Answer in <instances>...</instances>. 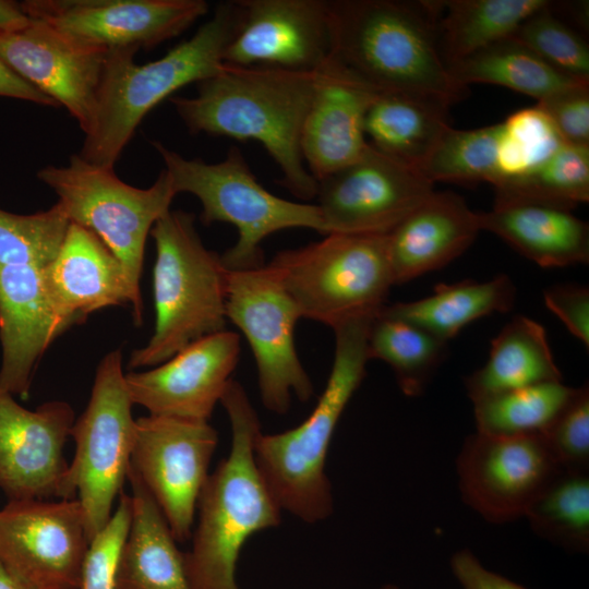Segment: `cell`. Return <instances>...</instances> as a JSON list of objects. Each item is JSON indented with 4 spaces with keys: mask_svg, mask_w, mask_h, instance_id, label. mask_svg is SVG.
I'll return each instance as SVG.
<instances>
[{
    "mask_svg": "<svg viewBox=\"0 0 589 589\" xmlns=\"http://www.w3.org/2000/svg\"><path fill=\"white\" fill-rule=\"evenodd\" d=\"M488 230L544 268L587 264L589 226L570 211L533 204L494 206L478 213Z\"/></svg>",
    "mask_w": 589,
    "mask_h": 589,
    "instance_id": "26",
    "label": "cell"
},
{
    "mask_svg": "<svg viewBox=\"0 0 589 589\" xmlns=\"http://www.w3.org/2000/svg\"><path fill=\"white\" fill-rule=\"evenodd\" d=\"M132 405L122 353L116 349L99 362L88 404L70 433L75 453L67 470L65 493L81 504L88 542L110 519L127 479L135 442Z\"/></svg>",
    "mask_w": 589,
    "mask_h": 589,
    "instance_id": "10",
    "label": "cell"
},
{
    "mask_svg": "<svg viewBox=\"0 0 589 589\" xmlns=\"http://www.w3.org/2000/svg\"><path fill=\"white\" fill-rule=\"evenodd\" d=\"M446 115L402 95L377 93L364 117L365 139L374 149L419 171L450 127Z\"/></svg>",
    "mask_w": 589,
    "mask_h": 589,
    "instance_id": "29",
    "label": "cell"
},
{
    "mask_svg": "<svg viewBox=\"0 0 589 589\" xmlns=\"http://www.w3.org/2000/svg\"><path fill=\"white\" fill-rule=\"evenodd\" d=\"M387 235L329 233L323 240L275 254L268 265L301 316L333 329L374 317L395 286Z\"/></svg>",
    "mask_w": 589,
    "mask_h": 589,
    "instance_id": "8",
    "label": "cell"
},
{
    "mask_svg": "<svg viewBox=\"0 0 589 589\" xmlns=\"http://www.w3.org/2000/svg\"><path fill=\"white\" fill-rule=\"evenodd\" d=\"M44 276L64 324L83 323L93 312L130 303L134 324L143 321V301L112 251L91 230L70 223L56 257Z\"/></svg>",
    "mask_w": 589,
    "mask_h": 589,
    "instance_id": "21",
    "label": "cell"
},
{
    "mask_svg": "<svg viewBox=\"0 0 589 589\" xmlns=\"http://www.w3.org/2000/svg\"><path fill=\"white\" fill-rule=\"evenodd\" d=\"M376 94L330 57L316 71L300 139L303 161L316 181L365 153L364 117Z\"/></svg>",
    "mask_w": 589,
    "mask_h": 589,
    "instance_id": "22",
    "label": "cell"
},
{
    "mask_svg": "<svg viewBox=\"0 0 589 589\" xmlns=\"http://www.w3.org/2000/svg\"><path fill=\"white\" fill-rule=\"evenodd\" d=\"M226 316L242 332L253 352L264 407L285 414L292 395L309 401L314 386L294 342L296 324L302 316L268 264L227 269Z\"/></svg>",
    "mask_w": 589,
    "mask_h": 589,
    "instance_id": "11",
    "label": "cell"
},
{
    "mask_svg": "<svg viewBox=\"0 0 589 589\" xmlns=\"http://www.w3.org/2000/svg\"><path fill=\"white\" fill-rule=\"evenodd\" d=\"M37 178L58 195L70 223L93 231L112 251L141 293L147 236L177 195L168 172L163 169L149 188L140 189L120 180L113 168L73 154L68 166H47Z\"/></svg>",
    "mask_w": 589,
    "mask_h": 589,
    "instance_id": "9",
    "label": "cell"
},
{
    "mask_svg": "<svg viewBox=\"0 0 589 589\" xmlns=\"http://www.w3.org/2000/svg\"><path fill=\"white\" fill-rule=\"evenodd\" d=\"M152 145L165 163L175 192L191 193L201 202L202 224L227 223L237 228V242L220 255L227 269L264 265L262 242L280 230L308 228L325 236L318 206L271 193L257 181L237 146H231L221 161L211 164L184 158L160 142Z\"/></svg>",
    "mask_w": 589,
    "mask_h": 589,
    "instance_id": "7",
    "label": "cell"
},
{
    "mask_svg": "<svg viewBox=\"0 0 589 589\" xmlns=\"http://www.w3.org/2000/svg\"><path fill=\"white\" fill-rule=\"evenodd\" d=\"M195 217L169 211L153 226L156 244L153 294L154 333L132 351L128 368L158 365L206 336L226 329L227 268L202 242Z\"/></svg>",
    "mask_w": 589,
    "mask_h": 589,
    "instance_id": "6",
    "label": "cell"
},
{
    "mask_svg": "<svg viewBox=\"0 0 589 589\" xmlns=\"http://www.w3.org/2000/svg\"><path fill=\"white\" fill-rule=\"evenodd\" d=\"M44 267L0 268V388L24 399L43 354L67 330L48 291Z\"/></svg>",
    "mask_w": 589,
    "mask_h": 589,
    "instance_id": "23",
    "label": "cell"
},
{
    "mask_svg": "<svg viewBox=\"0 0 589 589\" xmlns=\"http://www.w3.org/2000/svg\"><path fill=\"white\" fill-rule=\"evenodd\" d=\"M74 421L67 401L28 410L0 388V488L9 501L69 500L63 448Z\"/></svg>",
    "mask_w": 589,
    "mask_h": 589,
    "instance_id": "18",
    "label": "cell"
},
{
    "mask_svg": "<svg viewBox=\"0 0 589 589\" xmlns=\"http://www.w3.org/2000/svg\"><path fill=\"white\" fill-rule=\"evenodd\" d=\"M217 444L218 433L208 421L156 414L135 420L131 466L177 542L192 537L199 496Z\"/></svg>",
    "mask_w": 589,
    "mask_h": 589,
    "instance_id": "12",
    "label": "cell"
},
{
    "mask_svg": "<svg viewBox=\"0 0 589 589\" xmlns=\"http://www.w3.org/2000/svg\"><path fill=\"white\" fill-rule=\"evenodd\" d=\"M549 0L440 1L438 47L446 65L489 45L512 37Z\"/></svg>",
    "mask_w": 589,
    "mask_h": 589,
    "instance_id": "30",
    "label": "cell"
},
{
    "mask_svg": "<svg viewBox=\"0 0 589 589\" xmlns=\"http://www.w3.org/2000/svg\"><path fill=\"white\" fill-rule=\"evenodd\" d=\"M577 387L549 382L473 402L477 432L493 436L542 434L568 405Z\"/></svg>",
    "mask_w": 589,
    "mask_h": 589,
    "instance_id": "34",
    "label": "cell"
},
{
    "mask_svg": "<svg viewBox=\"0 0 589 589\" xmlns=\"http://www.w3.org/2000/svg\"><path fill=\"white\" fill-rule=\"evenodd\" d=\"M369 360L378 359L394 372L401 393L421 396L445 361L447 342L399 318L377 313L366 339Z\"/></svg>",
    "mask_w": 589,
    "mask_h": 589,
    "instance_id": "32",
    "label": "cell"
},
{
    "mask_svg": "<svg viewBox=\"0 0 589 589\" xmlns=\"http://www.w3.org/2000/svg\"><path fill=\"white\" fill-rule=\"evenodd\" d=\"M25 14L81 44L149 50L204 16V0H26Z\"/></svg>",
    "mask_w": 589,
    "mask_h": 589,
    "instance_id": "16",
    "label": "cell"
},
{
    "mask_svg": "<svg viewBox=\"0 0 589 589\" xmlns=\"http://www.w3.org/2000/svg\"><path fill=\"white\" fill-rule=\"evenodd\" d=\"M516 286L507 275L486 281L466 279L437 284L425 298L385 304L380 314L413 324L448 342L468 324L515 304Z\"/></svg>",
    "mask_w": 589,
    "mask_h": 589,
    "instance_id": "28",
    "label": "cell"
},
{
    "mask_svg": "<svg viewBox=\"0 0 589 589\" xmlns=\"http://www.w3.org/2000/svg\"><path fill=\"white\" fill-rule=\"evenodd\" d=\"M564 144L556 128L538 105L514 112L501 123L497 179L492 185L529 172Z\"/></svg>",
    "mask_w": 589,
    "mask_h": 589,
    "instance_id": "38",
    "label": "cell"
},
{
    "mask_svg": "<svg viewBox=\"0 0 589 589\" xmlns=\"http://www.w3.org/2000/svg\"><path fill=\"white\" fill-rule=\"evenodd\" d=\"M239 19L237 0L216 5L213 15L161 58L136 64L135 49L108 50L97 94L94 124L79 156L113 168L145 116L179 88L216 75Z\"/></svg>",
    "mask_w": 589,
    "mask_h": 589,
    "instance_id": "4",
    "label": "cell"
},
{
    "mask_svg": "<svg viewBox=\"0 0 589 589\" xmlns=\"http://www.w3.org/2000/svg\"><path fill=\"white\" fill-rule=\"evenodd\" d=\"M563 74L589 82V47L584 37L560 20L553 2L526 19L512 35Z\"/></svg>",
    "mask_w": 589,
    "mask_h": 589,
    "instance_id": "39",
    "label": "cell"
},
{
    "mask_svg": "<svg viewBox=\"0 0 589 589\" xmlns=\"http://www.w3.org/2000/svg\"><path fill=\"white\" fill-rule=\"evenodd\" d=\"M480 231L478 213L460 195L434 191L387 235L395 285L446 266Z\"/></svg>",
    "mask_w": 589,
    "mask_h": 589,
    "instance_id": "24",
    "label": "cell"
},
{
    "mask_svg": "<svg viewBox=\"0 0 589 589\" xmlns=\"http://www.w3.org/2000/svg\"><path fill=\"white\" fill-rule=\"evenodd\" d=\"M0 97L26 100L53 108L60 107L50 97L13 73L2 62H0Z\"/></svg>",
    "mask_w": 589,
    "mask_h": 589,
    "instance_id": "45",
    "label": "cell"
},
{
    "mask_svg": "<svg viewBox=\"0 0 589 589\" xmlns=\"http://www.w3.org/2000/svg\"><path fill=\"white\" fill-rule=\"evenodd\" d=\"M131 520V495L121 492L118 508L88 544L80 589H116L119 557L129 534Z\"/></svg>",
    "mask_w": 589,
    "mask_h": 589,
    "instance_id": "40",
    "label": "cell"
},
{
    "mask_svg": "<svg viewBox=\"0 0 589 589\" xmlns=\"http://www.w3.org/2000/svg\"><path fill=\"white\" fill-rule=\"evenodd\" d=\"M493 187L494 206L533 204L572 211L589 200V146L565 143L534 169Z\"/></svg>",
    "mask_w": 589,
    "mask_h": 589,
    "instance_id": "33",
    "label": "cell"
},
{
    "mask_svg": "<svg viewBox=\"0 0 589 589\" xmlns=\"http://www.w3.org/2000/svg\"><path fill=\"white\" fill-rule=\"evenodd\" d=\"M224 62L315 72L330 57L328 0H237Z\"/></svg>",
    "mask_w": 589,
    "mask_h": 589,
    "instance_id": "19",
    "label": "cell"
},
{
    "mask_svg": "<svg viewBox=\"0 0 589 589\" xmlns=\"http://www.w3.org/2000/svg\"><path fill=\"white\" fill-rule=\"evenodd\" d=\"M545 306L555 314L567 330L589 347V289L587 286L565 283L543 291Z\"/></svg>",
    "mask_w": 589,
    "mask_h": 589,
    "instance_id": "43",
    "label": "cell"
},
{
    "mask_svg": "<svg viewBox=\"0 0 589 589\" xmlns=\"http://www.w3.org/2000/svg\"><path fill=\"white\" fill-rule=\"evenodd\" d=\"M0 589H31L19 581L0 561Z\"/></svg>",
    "mask_w": 589,
    "mask_h": 589,
    "instance_id": "47",
    "label": "cell"
},
{
    "mask_svg": "<svg viewBox=\"0 0 589 589\" xmlns=\"http://www.w3.org/2000/svg\"><path fill=\"white\" fill-rule=\"evenodd\" d=\"M562 470L542 434L466 436L456 458L462 502L485 521L525 517L531 503Z\"/></svg>",
    "mask_w": 589,
    "mask_h": 589,
    "instance_id": "13",
    "label": "cell"
},
{
    "mask_svg": "<svg viewBox=\"0 0 589 589\" xmlns=\"http://www.w3.org/2000/svg\"><path fill=\"white\" fill-rule=\"evenodd\" d=\"M447 68L462 86L471 83L500 85L538 101L576 84L589 83L563 74L512 37L468 55Z\"/></svg>",
    "mask_w": 589,
    "mask_h": 589,
    "instance_id": "31",
    "label": "cell"
},
{
    "mask_svg": "<svg viewBox=\"0 0 589 589\" xmlns=\"http://www.w3.org/2000/svg\"><path fill=\"white\" fill-rule=\"evenodd\" d=\"M315 72L225 64L197 83L194 97H171L190 133L260 142L281 171L278 183L311 200L317 181L304 166L302 127L315 86Z\"/></svg>",
    "mask_w": 589,
    "mask_h": 589,
    "instance_id": "2",
    "label": "cell"
},
{
    "mask_svg": "<svg viewBox=\"0 0 589 589\" xmlns=\"http://www.w3.org/2000/svg\"><path fill=\"white\" fill-rule=\"evenodd\" d=\"M553 457L564 470L589 471V387L576 394L542 433Z\"/></svg>",
    "mask_w": 589,
    "mask_h": 589,
    "instance_id": "41",
    "label": "cell"
},
{
    "mask_svg": "<svg viewBox=\"0 0 589 589\" xmlns=\"http://www.w3.org/2000/svg\"><path fill=\"white\" fill-rule=\"evenodd\" d=\"M450 567L462 589H527L486 569L468 549L454 553Z\"/></svg>",
    "mask_w": 589,
    "mask_h": 589,
    "instance_id": "44",
    "label": "cell"
},
{
    "mask_svg": "<svg viewBox=\"0 0 589 589\" xmlns=\"http://www.w3.org/2000/svg\"><path fill=\"white\" fill-rule=\"evenodd\" d=\"M374 317L353 318L333 329L332 370L311 414L293 429L261 432L255 440L257 469L280 509L308 524L333 513L326 456L340 417L365 376L368 332Z\"/></svg>",
    "mask_w": 589,
    "mask_h": 589,
    "instance_id": "5",
    "label": "cell"
},
{
    "mask_svg": "<svg viewBox=\"0 0 589 589\" xmlns=\"http://www.w3.org/2000/svg\"><path fill=\"white\" fill-rule=\"evenodd\" d=\"M239 357L237 333L225 329L206 336L152 370L125 373L131 400L149 414L208 421Z\"/></svg>",
    "mask_w": 589,
    "mask_h": 589,
    "instance_id": "20",
    "label": "cell"
},
{
    "mask_svg": "<svg viewBox=\"0 0 589 589\" xmlns=\"http://www.w3.org/2000/svg\"><path fill=\"white\" fill-rule=\"evenodd\" d=\"M88 544L77 498L9 501L0 510V561L31 589H80Z\"/></svg>",
    "mask_w": 589,
    "mask_h": 589,
    "instance_id": "14",
    "label": "cell"
},
{
    "mask_svg": "<svg viewBox=\"0 0 589 589\" xmlns=\"http://www.w3.org/2000/svg\"><path fill=\"white\" fill-rule=\"evenodd\" d=\"M540 539L568 552L589 550V471L562 469L528 507L525 517Z\"/></svg>",
    "mask_w": 589,
    "mask_h": 589,
    "instance_id": "35",
    "label": "cell"
},
{
    "mask_svg": "<svg viewBox=\"0 0 589 589\" xmlns=\"http://www.w3.org/2000/svg\"><path fill=\"white\" fill-rule=\"evenodd\" d=\"M382 589H399V588L395 585H386Z\"/></svg>",
    "mask_w": 589,
    "mask_h": 589,
    "instance_id": "48",
    "label": "cell"
},
{
    "mask_svg": "<svg viewBox=\"0 0 589 589\" xmlns=\"http://www.w3.org/2000/svg\"><path fill=\"white\" fill-rule=\"evenodd\" d=\"M440 1L328 0L330 59L377 93L447 112L467 87L438 47Z\"/></svg>",
    "mask_w": 589,
    "mask_h": 589,
    "instance_id": "1",
    "label": "cell"
},
{
    "mask_svg": "<svg viewBox=\"0 0 589 589\" xmlns=\"http://www.w3.org/2000/svg\"><path fill=\"white\" fill-rule=\"evenodd\" d=\"M132 520L120 553L116 589H192L184 553L155 500L130 464Z\"/></svg>",
    "mask_w": 589,
    "mask_h": 589,
    "instance_id": "25",
    "label": "cell"
},
{
    "mask_svg": "<svg viewBox=\"0 0 589 589\" xmlns=\"http://www.w3.org/2000/svg\"><path fill=\"white\" fill-rule=\"evenodd\" d=\"M220 404L229 418L231 447L199 496V522L192 548L184 553L192 589H239L236 566L245 541L281 520V509L255 462L261 423L243 386L230 380Z\"/></svg>",
    "mask_w": 589,
    "mask_h": 589,
    "instance_id": "3",
    "label": "cell"
},
{
    "mask_svg": "<svg viewBox=\"0 0 589 589\" xmlns=\"http://www.w3.org/2000/svg\"><path fill=\"white\" fill-rule=\"evenodd\" d=\"M69 225L58 202L47 211L28 215L0 209V268L47 266L56 257Z\"/></svg>",
    "mask_w": 589,
    "mask_h": 589,
    "instance_id": "37",
    "label": "cell"
},
{
    "mask_svg": "<svg viewBox=\"0 0 589 589\" xmlns=\"http://www.w3.org/2000/svg\"><path fill=\"white\" fill-rule=\"evenodd\" d=\"M501 123L473 130L449 127L423 163L419 172L435 181L490 182L497 179V146Z\"/></svg>",
    "mask_w": 589,
    "mask_h": 589,
    "instance_id": "36",
    "label": "cell"
},
{
    "mask_svg": "<svg viewBox=\"0 0 589 589\" xmlns=\"http://www.w3.org/2000/svg\"><path fill=\"white\" fill-rule=\"evenodd\" d=\"M563 382L544 327L514 316L491 341L486 362L464 380L471 402L531 385Z\"/></svg>",
    "mask_w": 589,
    "mask_h": 589,
    "instance_id": "27",
    "label": "cell"
},
{
    "mask_svg": "<svg viewBox=\"0 0 589 589\" xmlns=\"http://www.w3.org/2000/svg\"><path fill=\"white\" fill-rule=\"evenodd\" d=\"M107 53L39 20L31 19L19 31H0V62L65 107L84 134L94 124Z\"/></svg>",
    "mask_w": 589,
    "mask_h": 589,
    "instance_id": "17",
    "label": "cell"
},
{
    "mask_svg": "<svg viewBox=\"0 0 589 589\" xmlns=\"http://www.w3.org/2000/svg\"><path fill=\"white\" fill-rule=\"evenodd\" d=\"M565 143L589 146V83L561 91L537 104Z\"/></svg>",
    "mask_w": 589,
    "mask_h": 589,
    "instance_id": "42",
    "label": "cell"
},
{
    "mask_svg": "<svg viewBox=\"0 0 589 589\" xmlns=\"http://www.w3.org/2000/svg\"><path fill=\"white\" fill-rule=\"evenodd\" d=\"M434 192L433 183L369 145L353 164L317 181L325 236L389 233Z\"/></svg>",
    "mask_w": 589,
    "mask_h": 589,
    "instance_id": "15",
    "label": "cell"
},
{
    "mask_svg": "<svg viewBox=\"0 0 589 589\" xmlns=\"http://www.w3.org/2000/svg\"><path fill=\"white\" fill-rule=\"evenodd\" d=\"M29 23L31 19L23 11L21 2L0 0V31H19Z\"/></svg>",
    "mask_w": 589,
    "mask_h": 589,
    "instance_id": "46",
    "label": "cell"
}]
</instances>
